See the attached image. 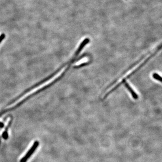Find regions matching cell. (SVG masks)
Returning <instances> with one entry per match:
<instances>
[{
  "instance_id": "cell-1",
  "label": "cell",
  "mask_w": 162,
  "mask_h": 162,
  "mask_svg": "<svg viewBox=\"0 0 162 162\" xmlns=\"http://www.w3.org/2000/svg\"><path fill=\"white\" fill-rule=\"evenodd\" d=\"M161 48H162V46H161V44H160V46H158V48H157V50H155V52L151 54V56H150L149 57H148L147 58V59H146V60H145L144 61V62H143V63H142V64H141V65H139V66H138V67H137V68H136V69H135V70H133V71L131 73H130L129 74H128V75L126 77L124 78V79L122 80V81L120 83H118V85H116V86H115V87H114L113 89H111V90H110V91H109V92H107V93L106 94V95H105V96H104L103 99V100L106 99V98L107 97H108V96H109V95H110V94L111 93H112L113 91H115V90H116V89H117V88H118V87H120V86L121 85H122V84L124 83L125 82H126V80L128 79H129L130 77H132V76L133 75V74H135V73H136V72H137V71H138V70H140V69H141V68H142V67H143V66H144L145 65V64H147V63L148 62V61L150 59H151L153 57H154V56H155V55H156V54H157V53H158V52H159V50H160L161 49Z\"/></svg>"
},
{
  "instance_id": "cell-2",
  "label": "cell",
  "mask_w": 162,
  "mask_h": 162,
  "mask_svg": "<svg viewBox=\"0 0 162 162\" xmlns=\"http://www.w3.org/2000/svg\"><path fill=\"white\" fill-rule=\"evenodd\" d=\"M39 144V143L38 141H36L31 148L30 149V150L25 155V156L21 159L20 162H26L27 160L30 159V157L32 155L34 154L35 151L36 150L37 148L38 147Z\"/></svg>"
},
{
  "instance_id": "cell-3",
  "label": "cell",
  "mask_w": 162,
  "mask_h": 162,
  "mask_svg": "<svg viewBox=\"0 0 162 162\" xmlns=\"http://www.w3.org/2000/svg\"><path fill=\"white\" fill-rule=\"evenodd\" d=\"M124 84L126 88H127L129 92L131 93L133 98L134 99H138V97H139L138 95L136 93L134 90H133L132 88L131 87V86H130L129 84L127 82H125Z\"/></svg>"
},
{
  "instance_id": "cell-6",
  "label": "cell",
  "mask_w": 162,
  "mask_h": 162,
  "mask_svg": "<svg viewBox=\"0 0 162 162\" xmlns=\"http://www.w3.org/2000/svg\"><path fill=\"white\" fill-rule=\"evenodd\" d=\"M4 126V124L2 123V122H0V128H2Z\"/></svg>"
},
{
  "instance_id": "cell-5",
  "label": "cell",
  "mask_w": 162,
  "mask_h": 162,
  "mask_svg": "<svg viewBox=\"0 0 162 162\" xmlns=\"http://www.w3.org/2000/svg\"><path fill=\"white\" fill-rule=\"evenodd\" d=\"M5 34H2L0 35V43L3 41V39L5 38Z\"/></svg>"
},
{
  "instance_id": "cell-4",
  "label": "cell",
  "mask_w": 162,
  "mask_h": 162,
  "mask_svg": "<svg viewBox=\"0 0 162 162\" xmlns=\"http://www.w3.org/2000/svg\"><path fill=\"white\" fill-rule=\"evenodd\" d=\"M153 77L156 80L158 81H159L160 82L162 81V78H161V76L157 73H153Z\"/></svg>"
}]
</instances>
